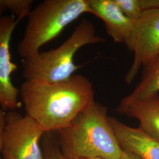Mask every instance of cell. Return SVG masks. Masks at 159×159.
Wrapping results in <instances>:
<instances>
[{
  "label": "cell",
  "instance_id": "cell-1",
  "mask_svg": "<svg viewBox=\"0 0 159 159\" xmlns=\"http://www.w3.org/2000/svg\"><path fill=\"white\" fill-rule=\"evenodd\" d=\"M20 95L27 115L47 133L69 127L94 102L91 82L80 75L54 83L25 81Z\"/></svg>",
  "mask_w": 159,
  "mask_h": 159
},
{
  "label": "cell",
  "instance_id": "cell-2",
  "mask_svg": "<svg viewBox=\"0 0 159 159\" xmlns=\"http://www.w3.org/2000/svg\"><path fill=\"white\" fill-rule=\"evenodd\" d=\"M55 133L66 156L121 159L123 150L109 121L107 108L95 101L69 127Z\"/></svg>",
  "mask_w": 159,
  "mask_h": 159
},
{
  "label": "cell",
  "instance_id": "cell-3",
  "mask_svg": "<svg viewBox=\"0 0 159 159\" xmlns=\"http://www.w3.org/2000/svg\"><path fill=\"white\" fill-rule=\"evenodd\" d=\"M91 21L84 19L67 40L55 49L41 52L23 59V77L25 81L54 83L68 79L81 66L74 62L77 51L84 46L102 43Z\"/></svg>",
  "mask_w": 159,
  "mask_h": 159
},
{
  "label": "cell",
  "instance_id": "cell-4",
  "mask_svg": "<svg viewBox=\"0 0 159 159\" xmlns=\"http://www.w3.org/2000/svg\"><path fill=\"white\" fill-rule=\"evenodd\" d=\"M90 13L89 0H45L30 12L17 52L23 59L34 56L69 24Z\"/></svg>",
  "mask_w": 159,
  "mask_h": 159
},
{
  "label": "cell",
  "instance_id": "cell-5",
  "mask_svg": "<svg viewBox=\"0 0 159 159\" xmlns=\"http://www.w3.org/2000/svg\"><path fill=\"white\" fill-rule=\"evenodd\" d=\"M44 134L39 124L28 115L9 111L2 134V159H44L40 148Z\"/></svg>",
  "mask_w": 159,
  "mask_h": 159
},
{
  "label": "cell",
  "instance_id": "cell-6",
  "mask_svg": "<svg viewBox=\"0 0 159 159\" xmlns=\"http://www.w3.org/2000/svg\"><path fill=\"white\" fill-rule=\"evenodd\" d=\"M129 50L134 60L125 75V82L131 83L142 67H146L159 55V10L144 11L135 21Z\"/></svg>",
  "mask_w": 159,
  "mask_h": 159
},
{
  "label": "cell",
  "instance_id": "cell-7",
  "mask_svg": "<svg viewBox=\"0 0 159 159\" xmlns=\"http://www.w3.org/2000/svg\"><path fill=\"white\" fill-rule=\"evenodd\" d=\"M19 21L8 16L0 19V106L5 111H14L20 106V90L11 81L17 66L12 61L10 52L12 34Z\"/></svg>",
  "mask_w": 159,
  "mask_h": 159
},
{
  "label": "cell",
  "instance_id": "cell-8",
  "mask_svg": "<svg viewBox=\"0 0 159 159\" xmlns=\"http://www.w3.org/2000/svg\"><path fill=\"white\" fill-rule=\"evenodd\" d=\"M91 14L103 21L108 35L117 43H130L135 21L127 17L115 0H89Z\"/></svg>",
  "mask_w": 159,
  "mask_h": 159
},
{
  "label": "cell",
  "instance_id": "cell-9",
  "mask_svg": "<svg viewBox=\"0 0 159 159\" xmlns=\"http://www.w3.org/2000/svg\"><path fill=\"white\" fill-rule=\"evenodd\" d=\"M115 135L123 150L141 159H159V142L140 128L125 125L114 117H109Z\"/></svg>",
  "mask_w": 159,
  "mask_h": 159
},
{
  "label": "cell",
  "instance_id": "cell-10",
  "mask_svg": "<svg viewBox=\"0 0 159 159\" xmlns=\"http://www.w3.org/2000/svg\"><path fill=\"white\" fill-rule=\"evenodd\" d=\"M117 111L138 120L139 128L159 142V94L143 99L123 98Z\"/></svg>",
  "mask_w": 159,
  "mask_h": 159
},
{
  "label": "cell",
  "instance_id": "cell-11",
  "mask_svg": "<svg viewBox=\"0 0 159 159\" xmlns=\"http://www.w3.org/2000/svg\"><path fill=\"white\" fill-rule=\"evenodd\" d=\"M144 73L142 81L125 100L143 99L159 93V55L144 67Z\"/></svg>",
  "mask_w": 159,
  "mask_h": 159
},
{
  "label": "cell",
  "instance_id": "cell-12",
  "mask_svg": "<svg viewBox=\"0 0 159 159\" xmlns=\"http://www.w3.org/2000/svg\"><path fill=\"white\" fill-rule=\"evenodd\" d=\"M120 9L127 17L136 21L142 14L138 0H115Z\"/></svg>",
  "mask_w": 159,
  "mask_h": 159
},
{
  "label": "cell",
  "instance_id": "cell-13",
  "mask_svg": "<svg viewBox=\"0 0 159 159\" xmlns=\"http://www.w3.org/2000/svg\"><path fill=\"white\" fill-rule=\"evenodd\" d=\"M143 12L159 10V0H138Z\"/></svg>",
  "mask_w": 159,
  "mask_h": 159
},
{
  "label": "cell",
  "instance_id": "cell-14",
  "mask_svg": "<svg viewBox=\"0 0 159 159\" xmlns=\"http://www.w3.org/2000/svg\"><path fill=\"white\" fill-rule=\"evenodd\" d=\"M16 4V0H0V19L7 10L12 12Z\"/></svg>",
  "mask_w": 159,
  "mask_h": 159
},
{
  "label": "cell",
  "instance_id": "cell-15",
  "mask_svg": "<svg viewBox=\"0 0 159 159\" xmlns=\"http://www.w3.org/2000/svg\"><path fill=\"white\" fill-rule=\"evenodd\" d=\"M6 113L5 110L0 108V151L2 146V134L6 125Z\"/></svg>",
  "mask_w": 159,
  "mask_h": 159
},
{
  "label": "cell",
  "instance_id": "cell-16",
  "mask_svg": "<svg viewBox=\"0 0 159 159\" xmlns=\"http://www.w3.org/2000/svg\"><path fill=\"white\" fill-rule=\"evenodd\" d=\"M121 159H140L136 155L131 153L129 152H127L123 150V155L121 157Z\"/></svg>",
  "mask_w": 159,
  "mask_h": 159
},
{
  "label": "cell",
  "instance_id": "cell-17",
  "mask_svg": "<svg viewBox=\"0 0 159 159\" xmlns=\"http://www.w3.org/2000/svg\"><path fill=\"white\" fill-rule=\"evenodd\" d=\"M64 157H65V159H100V158H87V159H85V158H77V157H68V156H64Z\"/></svg>",
  "mask_w": 159,
  "mask_h": 159
},
{
  "label": "cell",
  "instance_id": "cell-18",
  "mask_svg": "<svg viewBox=\"0 0 159 159\" xmlns=\"http://www.w3.org/2000/svg\"></svg>",
  "mask_w": 159,
  "mask_h": 159
}]
</instances>
